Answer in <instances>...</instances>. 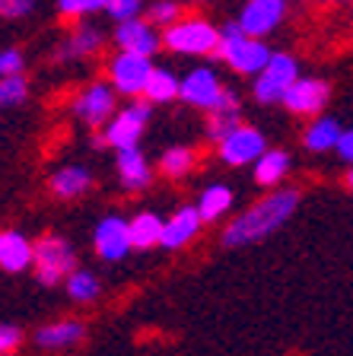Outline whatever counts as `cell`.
<instances>
[{"mask_svg": "<svg viewBox=\"0 0 353 356\" xmlns=\"http://www.w3.org/2000/svg\"><path fill=\"white\" fill-rule=\"evenodd\" d=\"M296 207H299V191H293V188H274L267 197H261L255 207L245 210L242 216H235L226 229H223V245L226 248H242V245H255L261 238L274 236L293 216Z\"/></svg>", "mask_w": 353, "mask_h": 356, "instance_id": "obj_1", "label": "cell"}, {"mask_svg": "<svg viewBox=\"0 0 353 356\" xmlns=\"http://www.w3.org/2000/svg\"><path fill=\"white\" fill-rule=\"evenodd\" d=\"M217 54L233 67L235 74L258 76L261 70H265L267 60H271L274 51L265 44V38L249 35V32L239 26V19H235V22H226V26L220 29V51Z\"/></svg>", "mask_w": 353, "mask_h": 356, "instance_id": "obj_2", "label": "cell"}, {"mask_svg": "<svg viewBox=\"0 0 353 356\" xmlns=\"http://www.w3.org/2000/svg\"><path fill=\"white\" fill-rule=\"evenodd\" d=\"M162 48H169L172 54L207 58L220 51V29L204 16H182L169 29H162Z\"/></svg>", "mask_w": 353, "mask_h": 356, "instance_id": "obj_3", "label": "cell"}, {"mask_svg": "<svg viewBox=\"0 0 353 356\" xmlns=\"http://www.w3.org/2000/svg\"><path fill=\"white\" fill-rule=\"evenodd\" d=\"M74 264H77V252L67 238L48 236L42 242H36V261H32V267H36L38 283L58 286V283H64L67 277L74 274Z\"/></svg>", "mask_w": 353, "mask_h": 356, "instance_id": "obj_4", "label": "cell"}, {"mask_svg": "<svg viewBox=\"0 0 353 356\" xmlns=\"http://www.w3.org/2000/svg\"><path fill=\"white\" fill-rule=\"evenodd\" d=\"M296 80H299V64H296V58L293 54H283V51H274L271 60L265 64V70L251 83V92H255L258 102L271 105V102H280L283 92H287Z\"/></svg>", "mask_w": 353, "mask_h": 356, "instance_id": "obj_5", "label": "cell"}, {"mask_svg": "<svg viewBox=\"0 0 353 356\" xmlns=\"http://www.w3.org/2000/svg\"><path fill=\"white\" fill-rule=\"evenodd\" d=\"M150 99H134L131 105H125L121 111H115V118L105 124V140H109L111 149H127V147H137L140 143V134H143V127H147L150 115H153V108H150Z\"/></svg>", "mask_w": 353, "mask_h": 356, "instance_id": "obj_6", "label": "cell"}, {"mask_svg": "<svg viewBox=\"0 0 353 356\" xmlns=\"http://www.w3.org/2000/svg\"><path fill=\"white\" fill-rule=\"evenodd\" d=\"M156 67L147 54H134V51H121L109 60V83L121 92V96H143V89L150 83V74H153Z\"/></svg>", "mask_w": 353, "mask_h": 356, "instance_id": "obj_7", "label": "cell"}, {"mask_svg": "<svg viewBox=\"0 0 353 356\" xmlns=\"http://www.w3.org/2000/svg\"><path fill=\"white\" fill-rule=\"evenodd\" d=\"M118 92L111 83H89L80 96L74 99V115L89 127H105L118 111Z\"/></svg>", "mask_w": 353, "mask_h": 356, "instance_id": "obj_8", "label": "cell"}, {"mask_svg": "<svg viewBox=\"0 0 353 356\" xmlns=\"http://www.w3.org/2000/svg\"><path fill=\"white\" fill-rule=\"evenodd\" d=\"M217 147H220V159L223 163H229V165L258 163V159L267 153L265 134L258 131V127H251V124H239L235 131H229Z\"/></svg>", "mask_w": 353, "mask_h": 356, "instance_id": "obj_9", "label": "cell"}, {"mask_svg": "<svg viewBox=\"0 0 353 356\" xmlns=\"http://www.w3.org/2000/svg\"><path fill=\"white\" fill-rule=\"evenodd\" d=\"M331 96V86L318 76H299L293 86L283 92L280 105L290 111V115H322V108L328 105Z\"/></svg>", "mask_w": 353, "mask_h": 356, "instance_id": "obj_10", "label": "cell"}, {"mask_svg": "<svg viewBox=\"0 0 353 356\" xmlns=\"http://www.w3.org/2000/svg\"><path fill=\"white\" fill-rule=\"evenodd\" d=\"M93 245L102 261H125L127 252L134 248L131 242V220H121V216H105L99 220L96 232H93Z\"/></svg>", "mask_w": 353, "mask_h": 356, "instance_id": "obj_11", "label": "cell"}, {"mask_svg": "<svg viewBox=\"0 0 353 356\" xmlns=\"http://www.w3.org/2000/svg\"><path fill=\"white\" fill-rule=\"evenodd\" d=\"M223 92H226V86H223L220 76H217L210 67H194L182 80V99L191 105V108L210 111L223 99Z\"/></svg>", "mask_w": 353, "mask_h": 356, "instance_id": "obj_12", "label": "cell"}, {"mask_svg": "<svg viewBox=\"0 0 353 356\" xmlns=\"http://www.w3.org/2000/svg\"><path fill=\"white\" fill-rule=\"evenodd\" d=\"M115 44L121 48V51H134V54H147V58H153V54L162 48V32L156 29L150 19L134 16V19L118 22Z\"/></svg>", "mask_w": 353, "mask_h": 356, "instance_id": "obj_13", "label": "cell"}, {"mask_svg": "<svg viewBox=\"0 0 353 356\" xmlns=\"http://www.w3.org/2000/svg\"><path fill=\"white\" fill-rule=\"evenodd\" d=\"M283 16H287V0H249L239 13V26L249 35L265 38L283 22Z\"/></svg>", "mask_w": 353, "mask_h": 356, "instance_id": "obj_14", "label": "cell"}, {"mask_svg": "<svg viewBox=\"0 0 353 356\" xmlns=\"http://www.w3.org/2000/svg\"><path fill=\"white\" fill-rule=\"evenodd\" d=\"M204 226V216L198 207H182L178 213H172V220H166V232H162V248H185Z\"/></svg>", "mask_w": 353, "mask_h": 356, "instance_id": "obj_15", "label": "cell"}, {"mask_svg": "<svg viewBox=\"0 0 353 356\" xmlns=\"http://www.w3.org/2000/svg\"><path fill=\"white\" fill-rule=\"evenodd\" d=\"M115 153H118L115 169H118V178H121V185H125L127 191H143V188L150 185V178H153L147 156L140 153V147L115 149Z\"/></svg>", "mask_w": 353, "mask_h": 356, "instance_id": "obj_16", "label": "cell"}, {"mask_svg": "<svg viewBox=\"0 0 353 356\" xmlns=\"http://www.w3.org/2000/svg\"><path fill=\"white\" fill-rule=\"evenodd\" d=\"M32 261H36V245L22 236V232L7 229L0 236V267L7 274H19V270L32 267Z\"/></svg>", "mask_w": 353, "mask_h": 356, "instance_id": "obj_17", "label": "cell"}, {"mask_svg": "<svg viewBox=\"0 0 353 356\" xmlns=\"http://www.w3.org/2000/svg\"><path fill=\"white\" fill-rule=\"evenodd\" d=\"M239 111H242L239 108V96H235L233 89H226L220 102L207 111V134L220 143L229 131H235V127L242 124V121H239Z\"/></svg>", "mask_w": 353, "mask_h": 356, "instance_id": "obj_18", "label": "cell"}, {"mask_svg": "<svg viewBox=\"0 0 353 356\" xmlns=\"http://www.w3.org/2000/svg\"><path fill=\"white\" fill-rule=\"evenodd\" d=\"M99 48H102V32H99L96 26H77V29H70V35L61 42L58 60H83V58H93Z\"/></svg>", "mask_w": 353, "mask_h": 356, "instance_id": "obj_19", "label": "cell"}, {"mask_svg": "<svg viewBox=\"0 0 353 356\" xmlns=\"http://www.w3.org/2000/svg\"><path fill=\"white\" fill-rule=\"evenodd\" d=\"M93 188V175L89 169L83 165H64L52 175V191L64 200H74V197H83V194Z\"/></svg>", "mask_w": 353, "mask_h": 356, "instance_id": "obj_20", "label": "cell"}, {"mask_svg": "<svg viewBox=\"0 0 353 356\" xmlns=\"http://www.w3.org/2000/svg\"><path fill=\"white\" fill-rule=\"evenodd\" d=\"M340 134H344V127H340L338 121L331 118V115H318V118L312 121L309 127H306V137H302V143H306V149H312V153H324V149H334V147H338Z\"/></svg>", "mask_w": 353, "mask_h": 356, "instance_id": "obj_21", "label": "cell"}, {"mask_svg": "<svg viewBox=\"0 0 353 356\" xmlns=\"http://www.w3.org/2000/svg\"><path fill=\"white\" fill-rule=\"evenodd\" d=\"M80 337H83L80 321H54V325L38 327L36 343L45 350H64V347H74Z\"/></svg>", "mask_w": 353, "mask_h": 356, "instance_id": "obj_22", "label": "cell"}, {"mask_svg": "<svg viewBox=\"0 0 353 356\" xmlns=\"http://www.w3.org/2000/svg\"><path fill=\"white\" fill-rule=\"evenodd\" d=\"M287 172H290V153L287 149H267V153L255 163V181L261 188H274L287 178Z\"/></svg>", "mask_w": 353, "mask_h": 356, "instance_id": "obj_23", "label": "cell"}, {"mask_svg": "<svg viewBox=\"0 0 353 356\" xmlns=\"http://www.w3.org/2000/svg\"><path fill=\"white\" fill-rule=\"evenodd\" d=\"M162 232H166V222L159 220L156 213H137L131 220V242L134 248H153V245H162Z\"/></svg>", "mask_w": 353, "mask_h": 356, "instance_id": "obj_24", "label": "cell"}, {"mask_svg": "<svg viewBox=\"0 0 353 356\" xmlns=\"http://www.w3.org/2000/svg\"><path fill=\"white\" fill-rule=\"evenodd\" d=\"M229 207H233V191H229L226 185H207L198 197V210H201V216H204V222L220 220Z\"/></svg>", "mask_w": 353, "mask_h": 356, "instance_id": "obj_25", "label": "cell"}, {"mask_svg": "<svg viewBox=\"0 0 353 356\" xmlns=\"http://www.w3.org/2000/svg\"><path fill=\"white\" fill-rule=\"evenodd\" d=\"M143 96H147L150 102H169V99L182 96V80H178L172 70H166V67H156L153 74H150V83H147V89H143Z\"/></svg>", "mask_w": 353, "mask_h": 356, "instance_id": "obj_26", "label": "cell"}, {"mask_svg": "<svg viewBox=\"0 0 353 356\" xmlns=\"http://www.w3.org/2000/svg\"><path fill=\"white\" fill-rule=\"evenodd\" d=\"M67 286V296L74 299V302H96L99 293H102V286H99V277L89 274V270H74V274L64 280Z\"/></svg>", "mask_w": 353, "mask_h": 356, "instance_id": "obj_27", "label": "cell"}, {"mask_svg": "<svg viewBox=\"0 0 353 356\" xmlns=\"http://www.w3.org/2000/svg\"><path fill=\"white\" fill-rule=\"evenodd\" d=\"M159 169H162V175H169V178L188 175V172L194 169V149H188V147L166 149V153H162V159H159Z\"/></svg>", "mask_w": 353, "mask_h": 356, "instance_id": "obj_28", "label": "cell"}, {"mask_svg": "<svg viewBox=\"0 0 353 356\" xmlns=\"http://www.w3.org/2000/svg\"><path fill=\"white\" fill-rule=\"evenodd\" d=\"M182 10H185V3H178V0H156V3L147 7V19L153 22L156 29H169L172 22H178L185 16Z\"/></svg>", "mask_w": 353, "mask_h": 356, "instance_id": "obj_29", "label": "cell"}, {"mask_svg": "<svg viewBox=\"0 0 353 356\" xmlns=\"http://www.w3.org/2000/svg\"><path fill=\"white\" fill-rule=\"evenodd\" d=\"M26 96H29V83H26L22 74H13V76H3V80H0V102L3 105H10V108L22 105Z\"/></svg>", "mask_w": 353, "mask_h": 356, "instance_id": "obj_30", "label": "cell"}, {"mask_svg": "<svg viewBox=\"0 0 353 356\" xmlns=\"http://www.w3.org/2000/svg\"><path fill=\"white\" fill-rule=\"evenodd\" d=\"M96 10H105V0H58V13L67 19H80Z\"/></svg>", "mask_w": 353, "mask_h": 356, "instance_id": "obj_31", "label": "cell"}, {"mask_svg": "<svg viewBox=\"0 0 353 356\" xmlns=\"http://www.w3.org/2000/svg\"><path fill=\"white\" fill-rule=\"evenodd\" d=\"M140 10H143V0H105V13L115 22L134 19V16H140Z\"/></svg>", "mask_w": 353, "mask_h": 356, "instance_id": "obj_32", "label": "cell"}, {"mask_svg": "<svg viewBox=\"0 0 353 356\" xmlns=\"http://www.w3.org/2000/svg\"><path fill=\"white\" fill-rule=\"evenodd\" d=\"M22 67H26V58H22L19 48H3V54H0V76L22 74Z\"/></svg>", "mask_w": 353, "mask_h": 356, "instance_id": "obj_33", "label": "cell"}, {"mask_svg": "<svg viewBox=\"0 0 353 356\" xmlns=\"http://www.w3.org/2000/svg\"><path fill=\"white\" fill-rule=\"evenodd\" d=\"M36 10V0H0V13L7 19H22Z\"/></svg>", "mask_w": 353, "mask_h": 356, "instance_id": "obj_34", "label": "cell"}, {"mask_svg": "<svg viewBox=\"0 0 353 356\" xmlns=\"http://www.w3.org/2000/svg\"><path fill=\"white\" fill-rule=\"evenodd\" d=\"M19 341H22V331L16 325H3V327H0V350H3V356H7L13 347H19Z\"/></svg>", "mask_w": 353, "mask_h": 356, "instance_id": "obj_35", "label": "cell"}, {"mask_svg": "<svg viewBox=\"0 0 353 356\" xmlns=\"http://www.w3.org/2000/svg\"><path fill=\"white\" fill-rule=\"evenodd\" d=\"M334 149H338V156L344 159L347 165H353V127L340 134V140H338V147H334Z\"/></svg>", "mask_w": 353, "mask_h": 356, "instance_id": "obj_36", "label": "cell"}, {"mask_svg": "<svg viewBox=\"0 0 353 356\" xmlns=\"http://www.w3.org/2000/svg\"><path fill=\"white\" fill-rule=\"evenodd\" d=\"M185 7H207V3H214V0H178Z\"/></svg>", "mask_w": 353, "mask_h": 356, "instance_id": "obj_37", "label": "cell"}, {"mask_svg": "<svg viewBox=\"0 0 353 356\" xmlns=\"http://www.w3.org/2000/svg\"><path fill=\"white\" fill-rule=\"evenodd\" d=\"M318 7H338V3H347V0H312Z\"/></svg>", "mask_w": 353, "mask_h": 356, "instance_id": "obj_38", "label": "cell"}, {"mask_svg": "<svg viewBox=\"0 0 353 356\" xmlns=\"http://www.w3.org/2000/svg\"><path fill=\"white\" fill-rule=\"evenodd\" d=\"M347 188L353 191V165H350V172H347Z\"/></svg>", "mask_w": 353, "mask_h": 356, "instance_id": "obj_39", "label": "cell"}]
</instances>
